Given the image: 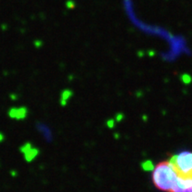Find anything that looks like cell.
I'll return each instance as SVG.
<instances>
[{"label":"cell","instance_id":"6da1fadb","mask_svg":"<svg viewBox=\"0 0 192 192\" xmlns=\"http://www.w3.org/2000/svg\"><path fill=\"white\" fill-rule=\"evenodd\" d=\"M178 180L179 174L170 161L160 162L153 169L152 181L161 191L173 192Z\"/></svg>","mask_w":192,"mask_h":192},{"label":"cell","instance_id":"7a4b0ae2","mask_svg":"<svg viewBox=\"0 0 192 192\" xmlns=\"http://www.w3.org/2000/svg\"><path fill=\"white\" fill-rule=\"evenodd\" d=\"M8 117L11 119H16L18 121L24 120L29 116V109L25 106L22 107H13L10 108L7 111Z\"/></svg>","mask_w":192,"mask_h":192},{"label":"cell","instance_id":"3957f363","mask_svg":"<svg viewBox=\"0 0 192 192\" xmlns=\"http://www.w3.org/2000/svg\"><path fill=\"white\" fill-rule=\"evenodd\" d=\"M39 155H40V149L38 148L34 147V146L32 147L31 149H30L28 151L23 153L24 159L27 163H31L32 161H34Z\"/></svg>","mask_w":192,"mask_h":192},{"label":"cell","instance_id":"277c9868","mask_svg":"<svg viewBox=\"0 0 192 192\" xmlns=\"http://www.w3.org/2000/svg\"><path fill=\"white\" fill-rule=\"evenodd\" d=\"M37 130L44 135L45 139L48 142H52V137H53V134H52V132H51V129L46 126L45 124L43 123H37Z\"/></svg>","mask_w":192,"mask_h":192},{"label":"cell","instance_id":"5b68a950","mask_svg":"<svg viewBox=\"0 0 192 192\" xmlns=\"http://www.w3.org/2000/svg\"><path fill=\"white\" fill-rule=\"evenodd\" d=\"M73 95V91L70 89H64L62 91L60 95V104L62 107H66L68 104V101Z\"/></svg>","mask_w":192,"mask_h":192},{"label":"cell","instance_id":"8992f818","mask_svg":"<svg viewBox=\"0 0 192 192\" xmlns=\"http://www.w3.org/2000/svg\"><path fill=\"white\" fill-rule=\"evenodd\" d=\"M142 168H143L145 171H153L154 169V165H152V162L151 161H146L142 163Z\"/></svg>","mask_w":192,"mask_h":192},{"label":"cell","instance_id":"52a82bcc","mask_svg":"<svg viewBox=\"0 0 192 192\" xmlns=\"http://www.w3.org/2000/svg\"><path fill=\"white\" fill-rule=\"evenodd\" d=\"M66 6L69 9H73L75 7V2L73 0H68L66 2Z\"/></svg>","mask_w":192,"mask_h":192},{"label":"cell","instance_id":"ba28073f","mask_svg":"<svg viewBox=\"0 0 192 192\" xmlns=\"http://www.w3.org/2000/svg\"><path fill=\"white\" fill-rule=\"evenodd\" d=\"M181 78H182L184 83H190V82L191 81V78H190L189 75H186V74H185V75H182Z\"/></svg>","mask_w":192,"mask_h":192},{"label":"cell","instance_id":"9c48e42d","mask_svg":"<svg viewBox=\"0 0 192 192\" xmlns=\"http://www.w3.org/2000/svg\"><path fill=\"white\" fill-rule=\"evenodd\" d=\"M5 134H4L3 133H1V132H0V143L4 142H5Z\"/></svg>","mask_w":192,"mask_h":192},{"label":"cell","instance_id":"30bf717a","mask_svg":"<svg viewBox=\"0 0 192 192\" xmlns=\"http://www.w3.org/2000/svg\"><path fill=\"white\" fill-rule=\"evenodd\" d=\"M113 124H114V121H113V120H110V121L107 123V125H108V126H109L110 128L113 126Z\"/></svg>","mask_w":192,"mask_h":192}]
</instances>
